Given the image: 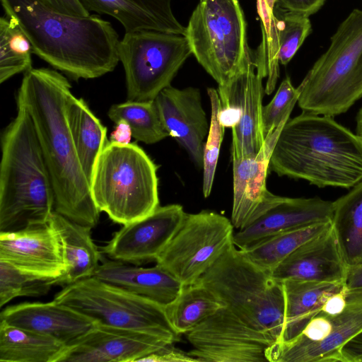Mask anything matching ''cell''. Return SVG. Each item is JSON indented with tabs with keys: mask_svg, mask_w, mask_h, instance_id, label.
<instances>
[{
	"mask_svg": "<svg viewBox=\"0 0 362 362\" xmlns=\"http://www.w3.org/2000/svg\"><path fill=\"white\" fill-rule=\"evenodd\" d=\"M71 88L58 71L31 68L24 74L17 105L28 111L34 124L53 186L54 211L93 228L100 211L93 200L66 117Z\"/></svg>",
	"mask_w": 362,
	"mask_h": 362,
	"instance_id": "cell-1",
	"label": "cell"
},
{
	"mask_svg": "<svg viewBox=\"0 0 362 362\" xmlns=\"http://www.w3.org/2000/svg\"><path fill=\"white\" fill-rule=\"evenodd\" d=\"M6 16L26 35L33 52L74 79L95 78L117 65L119 36L95 15L77 16L42 0H1Z\"/></svg>",
	"mask_w": 362,
	"mask_h": 362,
	"instance_id": "cell-2",
	"label": "cell"
},
{
	"mask_svg": "<svg viewBox=\"0 0 362 362\" xmlns=\"http://www.w3.org/2000/svg\"><path fill=\"white\" fill-rule=\"evenodd\" d=\"M269 168L318 187L350 189L362 181V138L331 116L303 111L283 126Z\"/></svg>",
	"mask_w": 362,
	"mask_h": 362,
	"instance_id": "cell-3",
	"label": "cell"
},
{
	"mask_svg": "<svg viewBox=\"0 0 362 362\" xmlns=\"http://www.w3.org/2000/svg\"><path fill=\"white\" fill-rule=\"evenodd\" d=\"M18 112L1 137L0 232L48 223L54 194L38 137L28 111Z\"/></svg>",
	"mask_w": 362,
	"mask_h": 362,
	"instance_id": "cell-4",
	"label": "cell"
},
{
	"mask_svg": "<svg viewBox=\"0 0 362 362\" xmlns=\"http://www.w3.org/2000/svg\"><path fill=\"white\" fill-rule=\"evenodd\" d=\"M238 318L283 341L286 299L283 282L232 244L198 280Z\"/></svg>",
	"mask_w": 362,
	"mask_h": 362,
	"instance_id": "cell-5",
	"label": "cell"
},
{
	"mask_svg": "<svg viewBox=\"0 0 362 362\" xmlns=\"http://www.w3.org/2000/svg\"><path fill=\"white\" fill-rule=\"evenodd\" d=\"M157 170L138 145L107 141L97 157L90 180L96 207L122 225L150 215L159 206Z\"/></svg>",
	"mask_w": 362,
	"mask_h": 362,
	"instance_id": "cell-6",
	"label": "cell"
},
{
	"mask_svg": "<svg viewBox=\"0 0 362 362\" xmlns=\"http://www.w3.org/2000/svg\"><path fill=\"white\" fill-rule=\"evenodd\" d=\"M330 40L298 86L297 103L303 111L333 117L362 97V10L354 9Z\"/></svg>",
	"mask_w": 362,
	"mask_h": 362,
	"instance_id": "cell-7",
	"label": "cell"
},
{
	"mask_svg": "<svg viewBox=\"0 0 362 362\" xmlns=\"http://www.w3.org/2000/svg\"><path fill=\"white\" fill-rule=\"evenodd\" d=\"M184 35L192 54L218 87L228 84L255 57L238 0H199Z\"/></svg>",
	"mask_w": 362,
	"mask_h": 362,
	"instance_id": "cell-8",
	"label": "cell"
},
{
	"mask_svg": "<svg viewBox=\"0 0 362 362\" xmlns=\"http://www.w3.org/2000/svg\"><path fill=\"white\" fill-rule=\"evenodd\" d=\"M54 300L97 323L140 330L171 343L180 341L165 306L94 276L64 286Z\"/></svg>",
	"mask_w": 362,
	"mask_h": 362,
	"instance_id": "cell-9",
	"label": "cell"
},
{
	"mask_svg": "<svg viewBox=\"0 0 362 362\" xmlns=\"http://www.w3.org/2000/svg\"><path fill=\"white\" fill-rule=\"evenodd\" d=\"M192 50L184 35L155 30L125 33L118 55L128 100H153L170 83Z\"/></svg>",
	"mask_w": 362,
	"mask_h": 362,
	"instance_id": "cell-10",
	"label": "cell"
},
{
	"mask_svg": "<svg viewBox=\"0 0 362 362\" xmlns=\"http://www.w3.org/2000/svg\"><path fill=\"white\" fill-rule=\"evenodd\" d=\"M233 228L231 221L214 211L186 214L156 262L184 285L194 284L233 244Z\"/></svg>",
	"mask_w": 362,
	"mask_h": 362,
	"instance_id": "cell-11",
	"label": "cell"
},
{
	"mask_svg": "<svg viewBox=\"0 0 362 362\" xmlns=\"http://www.w3.org/2000/svg\"><path fill=\"white\" fill-rule=\"evenodd\" d=\"M185 334L193 346L188 354L199 362H265L276 343L226 307Z\"/></svg>",
	"mask_w": 362,
	"mask_h": 362,
	"instance_id": "cell-12",
	"label": "cell"
},
{
	"mask_svg": "<svg viewBox=\"0 0 362 362\" xmlns=\"http://www.w3.org/2000/svg\"><path fill=\"white\" fill-rule=\"evenodd\" d=\"M177 204L158 206L150 215L123 225L103 246L110 259L139 265L156 261L174 237L185 217Z\"/></svg>",
	"mask_w": 362,
	"mask_h": 362,
	"instance_id": "cell-13",
	"label": "cell"
},
{
	"mask_svg": "<svg viewBox=\"0 0 362 362\" xmlns=\"http://www.w3.org/2000/svg\"><path fill=\"white\" fill-rule=\"evenodd\" d=\"M170 343L140 330L96 322L66 344L57 362L140 361Z\"/></svg>",
	"mask_w": 362,
	"mask_h": 362,
	"instance_id": "cell-14",
	"label": "cell"
},
{
	"mask_svg": "<svg viewBox=\"0 0 362 362\" xmlns=\"http://www.w3.org/2000/svg\"><path fill=\"white\" fill-rule=\"evenodd\" d=\"M285 123L266 135L256 155L231 157L233 196L230 221L239 230L254 223L282 197L267 189L266 180L274 147Z\"/></svg>",
	"mask_w": 362,
	"mask_h": 362,
	"instance_id": "cell-15",
	"label": "cell"
},
{
	"mask_svg": "<svg viewBox=\"0 0 362 362\" xmlns=\"http://www.w3.org/2000/svg\"><path fill=\"white\" fill-rule=\"evenodd\" d=\"M262 79L254 57L242 72L217 90L221 106H235L240 112L239 122L232 128L231 157L255 156L264 144Z\"/></svg>",
	"mask_w": 362,
	"mask_h": 362,
	"instance_id": "cell-16",
	"label": "cell"
},
{
	"mask_svg": "<svg viewBox=\"0 0 362 362\" xmlns=\"http://www.w3.org/2000/svg\"><path fill=\"white\" fill-rule=\"evenodd\" d=\"M0 260L43 279L55 280L65 272L60 243L49 222L0 232Z\"/></svg>",
	"mask_w": 362,
	"mask_h": 362,
	"instance_id": "cell-17",
	"label": "cell"
},
{
	"mask_svg": "<svg viewBox=\"0 0 362 362\" xmlns=\"http://www.w3.org/2000/svg\"><path fill=\"white\" fill-rule=\"evenodd\" d=\"M163 125L187 152L193 162L203 165L204 140L209 126L199 88H164L154 99Z\"/></svg>",
	"mask_w": 362,
	"mask_h": 362,
	"instance_id": "cell-18",
	"label": "cell"
},
{
	"mask_svg": "<svg viewBox=\"0 0 362 362\" xmlns=\"http://www.w3.org/2000/svg\"><path fill=\"white\" fill-rule=\"evenodd\" d=\"M329 316L330 327L323 340L274 344L267 351L268 362H341V348L362 330V292L348 291L345 309Z\"/></svg>",
	"mask_w": 362,
	"mask_h": 362,
	"instance_id": "cell-19",
	"label": "cell"
},
{
	"mask_svg": "<svg viewBox=\"0 0 362 362\" xmlns=\"http://www.w3.org/2000/svg\"><path fill=\"white\" fill-rule=\"evenodd\" d=\"M333 210V202L319 197H282L254 223L235 233L233 244L243 250L278 233L331 222Z\"/></svg>",
	"mask_w": 362,
	"mask_h": 362,
	"instance_id": "cell-20",
	"label": "cell"
},
{
	"mask_svg": "<svg viewBox=\"0 0 362 362\" xmlns=\"http://www.w3.org/2000/svg\"><path fill=\"white\" fill-rule=\"evenodd\" d=\"M347 268L331 226L298 247L271 273L280 281L344 284Z\"/></svg>",
	"mask_w": 362,
	"mask_h": 362,
	"instance_id": "cell-21",
	"label": "cell"
},
{
	"mask_svg": "<svg viewBox=\"0 0 362 362\" xmlns=\"http://www.w3.org/2000/svg\"><path fill=\"white\" fill-rule=\"evenodd\" d=\"M0 320L49 336L65 344L86 333L96 323L88 316L55 300L8 306L1 312Z\"/></svg>",
	"mask_w": 362,
	"mask_h": 362,
	"instance_id": "cell-22",
	"label": "cell"
},
{
	"mask_svg": "<svg viewBox=\"0 0 362 362\" xmlns=\"http://www.w3.org/2000/svg\"><path fill=\"white\" fill-rule=\"evenodd\" d=\"M163 306L173 302L184 284L156 264L142 267L117 260H102L93 276Z\"/></svg>",
	"mask_w": 362,
	"mask_h": 362,
	"instance_id": "cell-23",
	"label": "cell"
},
{
	"mask_svg": "<svg viewBox=\"0 0 362 362\" xmlns=\"http://www.w3.org/2000/svg\"><path fill=\"white\" fill-rule=\"evenodd\" d=\"M88 11L107 14L116 18L125 33L155 30L184 35L183 27L175 17L170 0H79Z\"/></svg>",
	"mask_w": 362,
	"mask_h": 362,
	"instance_id": "cell-24",
	"label": "cell"
},
{
	"mask_svg": "<svg viewBox=\"0 0 362 362\" xmlns=\"http://www.w3.org/2000/svg\"><path fill=\"white\" fill-rule=\"evenodd\" d=\"M49 223L60 243L65 272L55 279L54 286H66L93 276L102 261L91 237V227L71 221L54 211Z\"/></svg>",
	"mask_w": 362,
	"mask_h": 362,
	"instance_id": "cell-25",
	"label": "cell"
},
{
	"mask_svg": "<svg viewBox=\"0 0 362 362\" xmlns=\"http://www.w3.org/2000/svg\"><path fill=\"white\" fill-rule=\"evenodd\" d=\"M282 282L286 299L282 342L288 341L299 335L310 320L321 311L327 299L345 288L344 283L293 279Z\"/></svg>",
	"mask_w": 362,
	"mask_h": 362,
	"instance_id": "cell-26",
	"label": "cell"
},
{
	"mask_svg": "<svg viewBox=\"0 0 362 362\" xmlns=\"http://www.w3.org/2000/svg\"><path fill=\"white\" fill-rule=\"evenodd\" d=\"M65 111L78 159L90 183L97 157L107 141V128L86 103L72 93L68 97Z\"/></svg>",
	"mask_w": 362,
	"mask_h": 362,
	"instance_id": "cell-27",
	"label": "cell"
},
{
	"mask_svg": "<svg viewBox=\"0 0 362 362\" xmlns=\"http://www.w3.org/2000/svg\"><path fill=\"white\" fill-rule=\"evenodd\" d=\"M332 228L348 267L362 263V181L333 202Z\"/></svg>",
	"mask_w": 362,
	"mask_h": 362,
	"instance_id": "cell-28",
	"label": "cell"
},
{
	"mask_svg": "<svg viewBox=\"0 0 362 362\" xmlns=\"http://www.w3.org/2000/svg\"><path fill=\"white\" fill-rule=\"evenodd\" d=\"M65 344L0 320L1 362H57Z\"/></svg>",
	"mask_w": 362,
	"mask_h": 362,
	"instance_id": "cell-29",
	"label": "cell"
},
{
	"mask_svg": "<svg viewBox=\"0 0 362 362\" xmlns=\"http://www.w3.org/2000/svg\"><path fill=\"white\" fill-rule=\"evenodd\" d=\"M224 305L199 281L184 285L177 298L165 306L166 317L180 334L193 329Z\"/></svg>",
	"mask_w": 362,
	"mask_h": 362,
	"instance_id": "cell-30",
	"label": "cell"
},
{
	"mask_svg": "<svg viewBox=\"0 0 362 362\" xmlns=\"http://www.w3.org/2000/svg\"><path fill=\"white\" fill-rule=\"evenodd\" d=\"M331 226V222L322 223L278 233L242 250L255 264L272 272L298 247Z\"/></svg>",
	"mask_w": 362,
	"mask_h": 362,
	"instance_id": "cell-31",
	"label": "cell"
},
{
	"mask_svg": "<svg viewBox=\"0 0 362 362\" xmlns=\"http://www.w3.org/2000/svg\"><path fill=\"white\" fill-rule=\"evenodd\" d=\"M107 116L115 123L120 119L131 127L133 137L146 144H156L169 134L161 122L153 100L132 101L112 105Z\"/></svg>",
	"mask_w": 362,
	"mask_h": 362,
	"instance_id": "cell-32",
	"label": "cell"
},
{
	"mask_svg": "<svg viewBox=\"0 0 362 362\" xmlns=\"http://www.w3.org/2000/svg\"><path fill=\"white\" fill-rule=\"evenodd\" d=\"M33 47L18 23L11 18H0V83L32 68Z\"/></svg>",
	"mask_w": 362,
	"mask_h": 362,
	"instance_id": "cell-33",
	"label": "cell"
},
{
	"mask_svg": "<svg viewBox=\"0 0 362 362\" xmlns=\"http://www.w3.org/2000/svg\"><path fill=\"white\" fill-rule=\"evenodd\" d=\"M274 14L276 21L278 59L279 64L286 65L310 34L312 25L308 16L284 10L276 5Z\"/></svg>",
	"mask_w": 362,
	"mask_h": 362,
	"instance_id": "cell-34",
	"label": "cell"
},
{
	"mask_svg": "<svg viewBox=\"0 0 362 362\" xmlns=\"http://www.w3.org/2000/svg\"><path fill=\"white\" fill-rule=\"evenodd\" d=\"M54 281L25 273L0 260V306L16 297L45 296L54 286Z\"/></svg>",
	"mask_w": 362,
	"mask_h": 362,
	"instance_id": "cell-35",
	"label": "cell"
},
{
	"mask_svg": "<svg viewBox=\"0 0 362 362\" xmlns=\"http://www.w3.org/2000/svg\"><path fill=\"white\" fill-rule=\"evenodd\" d=\"M276 0H257V10L261 21L262 40L255 54L257 69L269 76L279 71L276 17Z\"/></svg>",
	"mask_w": 362,
	"mask_h": 362,
	"instance_id": "cell-36",
	"label": "cell"
},
{
	"mask_svg": "<svg viewBox=\"0 0 362 362\" xmlns=\"http://www.w3.org/2000/svg\"><path fill=\"white\" fill-rule=\"evenodd\" d=\"M207 93L211 104V120L203 151L202 190L204 197H208L212 189L225 129L221 124L218 118V113L221 108L218 92L215 88H209Z\"/></svg>",
	"mask_w": 362,
	"mask_h": 362,
	"instance_id": "cell-37",
	"label": "cell"
},
{
	"mask_svg": "<svg viewBox=\"0 0 362 362\" xmlns=\"http://www.w3.org/2000/svg\"><path fill=\"white\" fill-rule=\"evenodd\" d=\"M299 92L294 88L289 77L281 83L273 99L262 107V125L264 135L286 122L298 102Z\"/></svg>",
	"mask_w": 362,
	"mask_h": 362,
	"instance_id": "cell-38",
	"label": "cell"
},
{
	"mask_svg": "<svg viewBox=\"0 0 362 362\" xmlns=\"http://www.w3.org/2000/svg\"><path fill=\"white\" fill-rule=\"evenodd\" d=\"M140 361L153 362H192L197 361L188 353L176 348L173 343H170L160 349L143 358Z\"/></svg>",
	"mask_w": 362,
	"mask_h": 362,
	"instance_id": "cell-39",
	"label": "cell"
},
{
	"mask_svg": "<svg viewBox=\"0 0 362 362\" xmlns=\"http://www.w3.org/2000/svg\"><path fill=\"white\" fill-rule=\"evenodd\" d=\"M326 0H276V5L288 11L309 16L317 12Z\"/></svg>",
	"mask_w": 362,
	"mask_h": 362,
	"instance_id": "cell-40",
	"label": "cell"
},
{
	"mask_svg": "<svg viewBox=\"0 0 362 362\" xmlns=\"http://www.w3.org/2000/svg\"><path fill=\"white\" fill-rule=\"evenodd\" d=\"M341 362H362V330L340 349Z\"/></svg>",
	"mask_w": 362,
	"mask_h": 362,
	"instance_id": "cell-41",
	"label": "cell"
},
{
	"mask_svg": "<svg viewBox=\"0 0 362 362\" xmlns=\"http://www.w3.org/2000/svg\"><path fill=\"white\" fill-rule=\"evenodd\" d=\"M47 4L60 12L77 16H88L90 14L79 0H42Z\"/></svg>",
	"mask_w": 362,
	"mask_h": 362,
	"instance_id": "cell-42",
	"label": "cell"
},
{
	"mask_svg": "<svg viewBox=\"0 0 362 362\" xmlns=\"http://www.w3.org/2000/svg\"><path fill=\"white\" fill-rule=\"evenodd\" d=\"M348 291L345 288L339 292L330 296L325 302L321 311L327 315H337L346 308L347 303Z\"/></svg>",
	"mask_w": 362,
	"mask_h": 362,
	"instance_id": "cell-43",
	"label": "cell"
},
{
	"mask_svg": "<svg viewBox=\"0 0 362 362\" xmlns=\"http://www.w3.org/2000/svg\"><path fill=\"white\" fill-rule=\"evenodd\" d=\"M132 130L130 125L124 120L120 119L115 122L114 130L110 135V141L119 144H130Z\"/></svg>",
	"mask_w": 362,
	"mask_h": 362,
	"instance_id": "cell-44",
	"label": "cell"
},
{
	"mask_svg": "<svg viewBox=\"0 0 362 362\" xmlns=\"http://www.w3.org/2000/svg\"><path fill=\"white\" fill-rule=\"evenodd\" d=\"M345 286L350 292H362V263L348 267Z\"/></svg>",
	"mask_w": 362,
	"mask_h": 362,
	"instance_id": "cell-45",
	"label": "cell"
},
{
	"mask_svg": "<svg viewBox=\"0 0 362 362\" xmlns=\"http://www.w3.org/2000/svg\"><path fill=\"white\" fill-rule=\"evenodd\" d=\"M356 134L362 138V107L356 115Z\"/></svg>",
	"mask_w": 362,
	"mask_h": 362,
	"instance_id": "cell-46",
	"label": "cell"
}]
</instances>
